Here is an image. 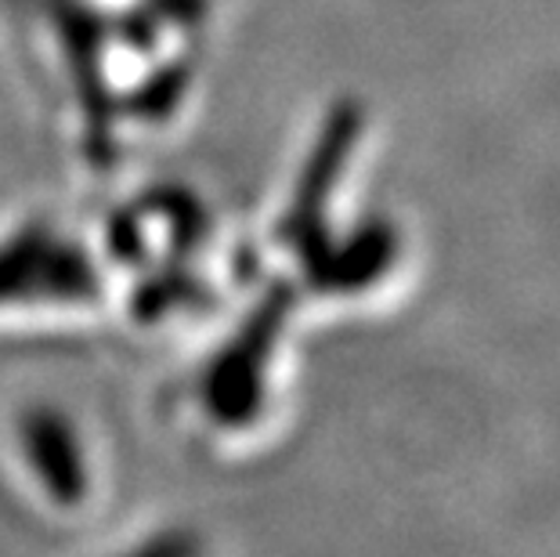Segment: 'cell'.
<instances>
[{"label": "cell", "instance_id": "1", "mask_svg": "<svg viewBox=\"0 0 560 557\" xmlns=\"http://www.w3.org/2000/svg\"><path fill=\"white\" fill-rule=\"evenodd\" d=\"M395 254L398 235L384 221H369L340 243L322 240L307 254V271L322 290H362L384 276Z\"/></svg>", "mask_w": 560, "mask_h": 557}]
</instances>
